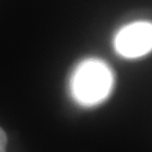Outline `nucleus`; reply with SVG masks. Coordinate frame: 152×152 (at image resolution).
Segmentation results:
<instances>
[{"mask_svg": "<svg viewBox=\"0 0 152 152\" xmlns=\"http://www.w3.org/2000/svg\"><path fill=\"white\" fill-rule=\"evenodd\" d=\"M112 87V75L106 65L99 61L82 63L75 75L73 91L82 104L92 105L107 96Z\"/></svg>", "mask_w": 152, "mask_h": 152, "instance_id": "f257e3e1", "label": "nucleus"}, {"mask_svg": "<svg viewBox=\"0 0 152 152\" xmlns=\"http://www.w3.org/2000/svg\"><path fill=\"white\" fill-rule=\"evenodd\" d=\"M152 26L149 23H135L123 28L116 37V50L126 58H137L151 51Z\"/></svg>", "mask_w": 152, "mask_h": 152, "instance_id": "f03ea898", "label": "nucleus"}, {"mask_svg": "<svg viewBox=\"0 0 152 152\" xmlns=\"http://www.w3.org/2000/svg\"><path fill=\"white\" fill-rule=\"evenodd\" d=\"M7 147V134L4 129L0 127V152H6Z\"/></svg>", "mask_w": 152, "mask_h": 152, "instance_id": "7ed1b4c3", "label": "nucleus"}]
</instances>
